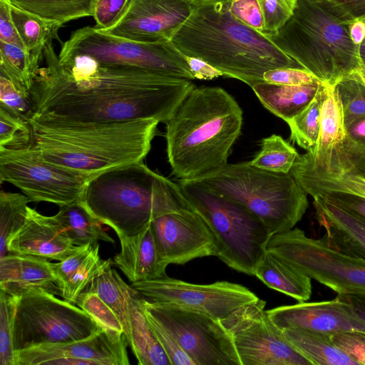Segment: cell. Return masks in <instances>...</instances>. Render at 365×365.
<instances>
[{
  "instance_id": "1",
  "label": "cell",
  "mask_w": 365,
  "mask_h": 365,
  "mask_svg": "<svg viewBox=\"0 0 365 365\" xmlns=\"http://www.w3.org/2000/svg\"><path fill=\"white\" fill-rule=\"evenodd\" d=\"M30 91L33 116L67 122L153 118L166 123L195 86L190 80L135 66L106 65L86 54L44 47ZM31 117V118H32Z\"/></svg>"
},
{
  "instance_id": "45",
  "label": "cell",
  "mask_w": 365,
  "mask_h": 365,
  "mask_svg": "<svg viewBox=\"0 0 365 365\" xmlns=\"http://www.w3.org/2000/svg\"><path fill=\"white\" fill-rule=\"evenodd\" d=\"M230 11L239 21L264 34L259 0H231Z\"/></svg>"
},
{
  "instance_id": "21",
  "label": "cell",
  "mask_w": 365,
  "mask_h": 365,
  "mask_svg": "<svg viewBox=\"0 0 365 365\" xmlns=\"http://www.w3.org/2000/svg\"><path fill=\"white\" fill-rule=\"evenodd\" d=\"M53 216H46L29 207L25 223L12 237L9 253L29 255L61 261L78 252Z\"/></svg>"
},
{
  "instance_id": "49",
  "label": "cell",
  "mask_w": 365,
  "mask_h": 365,
  "mask_svg": "<svg viewBox=\"0 0 365 365\" xmlns=\"http://www.w3.org/2000/svg\"><path fill=\"white\" fill-rule=\"evenodd\" d=\"M365 221V197L344 192H327L316 195Z\"/></svg>"
},
{
  "instance_id": "12",
  "label": "cell",
  "mask_w": 365,
  "mask_h": 365,
  "mask_svg": "<svg viewBox=\"0 0 365 365\" xmlns=\"http://www.w3.org/2000/svg\"><path fill=\"white\" fill-rule=\"evenodd\" d=\"M92 178L45 161L30 145L0 148L1 183L14 185L32 202L61 207L81 201Z\"/></svg>"
},
{
  "instance_id": "51",
  "label": "cell",
  "mask_w": 365,
  "mask_h": 365,
  "mask_svg": "<svg viewBox=\"0 0 365 365\" xmlns=\"http://www.w3.org/2000/svg\"><path fill=\"white\" fill-rule=\"evenodd\" d=\"M0 41L24 48L12 19L9 0H0Z\"/></svg>"
},
{
  "instance_id": "16",
  "label": "cell",
  "mask_w": 365,
  "mask_h": 365,
  "mask_svg": "<svg viewBox=\"0 0 365 365\" xmlns=\"http://www.w3.org/2000/svg\"><path fill=\"white\" fill-rule=\"evenodd\" d=\"M187 199V198H186ZM150 226L162 263L183 264L217 256L215 237L187 200L155 213Z\"/></svg>"
},
{
  "instance_id": "15",
  "label": "cell",
  "mask_w": 365,
  "mask_h": 365,
  "mask_svg": "<svg viewBox=\"0 0 365 365\" xmlns=\"http://www.w3.org/2000/svg\"><path fill=\"white\" fill-rule=\"evenodd\" d=\"M131 285L150 302L204 312L218 320L259 299L247 287L227 281L200 284L165 275Z\"/></svg>"
},
{
  "instance_id": "3",
  "label": "cell",
  "mask_w": 365,
  "mask_h": 365,
  "mask_svg": "<svg viewBox=\"0 0 365 365\" xmlns=\"http://www.w3.org/2000/svg\"><path fill=\"white\" fill-rule=\"evenodd\" d=\"M31 147L45 161L93 178L143 161L158 120L78 123L32 117Z\"/></svg>"
},
{
  "instance_id": "7",
  "label": "cell",
  "mask_w": 365,
  "mask_h": 365,
  "mask_svg": "<svg viewBox=\"0 0 365 365\" xmlns=\"http://www.w3.org/2000/svg\"><path fill=\"white\" fill-rule=\"evenodd\" d=\"M191 180L246 207L272 235L294 228L309 206L307 193L290 173L264 170L250 162L227 163Z\"/></svg>"
},
{
  "instance_id": "59",
  "label": "cell",
  "mask_w": 365,
  "mask_h": 365,
  "mask_svg": "<svg viewBox=\"0 0 365 365\" xmlns=\"http://www.w3.org/2000/svg\"><path fill=\"white\" fill-rule=\"evenodd\" d=\"M259 1H263V0H259Z\"/></svg>"
},
{
  "instance_id": "28",
  "label": "cell",
  "mask_w": 365,
  "mask_h": 365,
  "mask_svg": "<svg viewBox=\"0 0 365 365\" xmlns=\"http://www.w3.org/2000/svg\"><path fill=\"white\" fill-rule=\"evenodd\" d=\"M254 275L268 287L299 302H306L312 295L311 278L267 250Z\"/></svg>"
},
{
  "instance_id": "40",
  "label": "cell",
  "mask_w": 365,
  "mask_h": 365,
  "mask_svg": "<svg viewBox=\"0 0 365 365\" xmlns=\"http://www.w3.org/2000/svg\"><path fill=\"white\" fill-rule=\"evenodd\" d=\"M18 296L0 292V365H16L13 327Z\"/></svg>"
},
{
  "instance_id": "38",
  "label": "cell",
  "mask_w": 365,
  "mask_h": 365,
  "mask_svg": "<svg viewBox=\"0 0 365 365\" xmlns=\"http://www.w3.org/2000/svg\"><path fill=\"white\" fill-rule=\"evenodd\" d=\"M299 155L289 143L282 136L273 134L262 139L259 151L249 162L264 170L289 173Z\"/></svg>"
},
{
  "instance_id": "56",
  "label": "cell",
  "mask_w": 365,
  "mask_h": 365,
  "mask_svg": "<svg viewBox=\"0 0 365 365\" xmlns=\"http://www.w3.org/2000/svg\"><path fill=\"white\" fill-rule=\"evenodd\" d=\"M349 158L353 164L351 170L359 173L365 178V157H352Z\"/></svg>"
},
{
  "instance_id": "4",
  "label": "cell",
  "mask_w": 365,
  "mask_h": 365,
  "mask_svg": "<svg viewBox=\"0 0 365 365\" xmlns=\"http://www.w3.org/2000/svg\"><path fill=\"white\" fill-rule=\"evenodd\" d=\"M243 113L217 86H195L166 124L167 156L178 180L194 179L226 164L241 133Z\"/></svg>"
},
{
  "instance_id": "23",
  "label": "cell",
  "mask_w": 365,
  "mask_h": 365,
  "mask_svg": "<svg viewBox=\"0 0 365 365\" xmlns=\"http://www.w3.org/2000/svg\"><path fill=\"white\" fill-rule=\"evenodd\" d=\"M0 287L18 297L34 289L61 295L51 262L29 255L9 253L0 258Z\"/></svg>"
},
{
  "instance_id": "19",
  "label": "cell",
  "mask_w": 365,
  "mask_h": 365,
  "mask_svg": "<svg viewBox=\"0 0 365 365\" xmlns=\"http://www.w3.org/2000/svg\"><path fill=\"white\" fill-rule=\"evenodd\" d=\"M345 125L335 86L324 83L320 130L314 150L296 160L316 173L329 177L344 175L353 168L345 148Z\"/></svg>"
},
{
  "instance_id": "43",
  "label": "cell",
  "mask_w": 365,
  "mask_h": 365,
  "mask_svg": "<svg viewBox=\"0 0 365 365\" xmlns=\"http://www.w3.org/2000/svg\"><path fill=\"white\" fill-rule=\"evenodd\" d=\"M29 121L0 107V148H19L31 145Z\"/></svg>"
},
{
  "instance_id": "47",
  "label": "cell",
  "mask_w": 365,
  "mask_h": 365,
  "mask_svg": "<svg viewBox=\"0 0 365 365\" xmlns=\"http://www.w3.org/2000/svg\"><path fill=\"white\" fill-rule=\"evenodd\" d=\"M334 342L359 364H365V331H351L331 334Z\"/></svg>"
},
{
  "instance_id": "13",
  "label": "cell",
  "mask_w": 365,
  "mask_h": 365,
  "mask_svg": "<svg viewBox=\"0 0 365 365\" xmlns=\"http://www.w3.org/2000/svg\"><path fill=\"white\" fill-rule=\"evenodd\" d=\"M143 306L146 317L163 326L195 365H242L232 339L220 320L204 312L144 298Z\"/></svg>"
},
{
  "instance_id": "24",
  "label": "cell",
  "mask_w": 365,
  "mask_h": 365,
  "mask_svg": "<svg viewBox=\"0 0 365 365\" xmlns=\"http://www.w3.org/2000/svg\"><path fill=\"white\" fill-rule=\"evenodd\" d=\"M120 251L113 257L130 283L152 280L166 275L161 262L150 223L138 233L118 238Z\"/></svg>"
},
{
  "instance_id": "17",
  "label": "cell",
  "mask_w": 365,
  "mask_h": 365,
  "mask_svg": "<svg viewBox=\"0 0 365 365\" xmlns=\"http://www.w3.org/2000/svg\"><path fill=\"white\" fill-rule=\"evenodd\" d=\"M194 0H128L101 33L136 42L171 40L192 13Z\"/></svg>"
},
{
  "instance_id": "11",
  "label": "cell",
  "mask_w": 365,
  "mask_h": 365,
  "mask_svg": "<svg viewBox=\"0 0 365 365\" xmlns=\"http://www.w3.org/2000/svg\"><path fill=\"white\" fill-rule=\"evenodd\" d=\"M59 54H86L101 64L135 66L176 78L195 79L187 56L171 40L136 42L87 26L72 32Z\"/></svg>"
},
{
  "instance_id": "53",
  "label": "cell",
  "mask_w": 365,
  "mask_h": 365,
  "mask_svg": "<svg viewBox=\"0 0 365 365\" xmlns=\"http://www.w3.org/2000/svg\"><path fill=\"white\" fill-rule=\"evenodd\" d=\"M187 59L195 79L211 80L223 76L220 71L200 59L188 56H187Z\"/></svg>"
},
{
  "instance_id": "52",
  "label": "cell",
  "mask_w": 365,
  "mask_h": 365,
  "mask_svg": "<svg viewBox=\"0 0 365 365\" xmlns=\"http://www.w3.org/2000/svg\"><path fill=\"white\" fill-rule=\"evenodd\" d=\"M344 19L365 21V0H326Z\"/></svg>"
},
{
  "instance_id": "8",
  "label": "cell",
  "mask_w": 365,
  "mask_h": 365,
  "mask_svg": "<svg viewBox=\"0 0 365 365\" xmlns=\"http://www.w3.org/2000/svg\"><path fill=\"white\" fill-rule=\"evenodd\" d=\"M178 184L191 207L211 230L217 257L230 268L254 275L272 236L267 225L242 204L194 180H179Z\"/></svg>"
},
{
  "instance_id": "34",
  "label": "cell",
  "mask_w": 365,
  "mask_h": 365,
  "mask_svg": "<svg viewBox=\"0 0 365 365\" xmlns=\"http://www.w3.org/2000/svg\"><path fill=\"white\" fill-rule=\"evenodd\" d=\"M13 5L43 19L63 25L93 16L96 0H9Z\"/></svg>"
},
{
  "instance_id": "9",
  "label": "cell",
  "mask_w": 365,
  "mask_h": 365,
  "mask_svg": "<svg viewBox=\"0 0 365 365\" xmlns=\"http://www.w3.org/2000/svg\"><path fill=\"white\" fill-rule=\"evenodd\" d=\"M54 295L34 289L18 297L13 327L14 352L86 339L102 330L81 308Z\"/></svg>"
},
{
  "instance_id": "42",
  "label": "cell",
  "mask_w": 365,
  "mask_h": 365,
  "mask_svg": "<svg viewBox=\"0 0 365 365\" xmlns=\"http://www.w3.org/2000/svg\"><path fill=\"white\" fill-rule=\"evenodd\" d=\"M0 107L24 120L33 116L31 93L0 73Z\"/></svg>"
},
{
  "instance_id": "33",
  "label": "cell",
  "mask_w": 365,
  "mask_h": 365,
  "mask_svg": "<svg viewBox=\"0 0 365 365\" xmlns=\"http://www.w3.org/2000/svg\"><path fill=\"white\" fill-rule=\"evenodd\" d=\"M10 9L15 28L28 51L43 55L47 43L59 40L58 31L61 24L43 19L11 3Z\"/></svg>"
},
{
  "instance_id": "44",
  "label": "cell",
  "mask_w": 365,
  "mask_h": 365,
  "mask_svg": "<svg viewBox=\"0 0 365 365\" xmlns=\"http://www.w3.org/2000/svg\"><path fill=\"white\" fill-rule=\"evenodd\" d=\"M147 319L171 365H195L192 358L183 350L175 338L163 326L153 319L148 317Z\"/></svg>"
},
{
  "instance_id": "14",
  "label": "cell",
  "mask_w": 365,
  "mask_h": 365,
  "mask_svg": "<svg viewBox=\"0 0 365 365\" xmlns=\"http://www.w3.org/2000/svg\"><path fill=\"white\" fill-rule=\"evenodd\" d=\"M258 299L220 320L242 365H312L284 336Z\"/></svg>"
},
{
  "instance_id": "10",
  "label": "cell",
  "mask_w": 365,
  "mask_h": 365,
  "mask_svg": "<svg viewBox=\"0 0 365 365\" xmlns=\"http://www.w3.org/2000/svg\"><path fill=\"white\" fill-rule=\"evenodd\" d=\"M267 250L338 294L365 295V260L332 249L299 228L272 235Z\"/></svg>"
},
{
  "instance_id": "26",
  "label": "cell",
  "mask_w": 365,
  "mask_h": 365,
  "mask_svg": "<svg viewBox=\"0 0 365 365\" xmlns=\"http://www.w3.org/2000/svg\"><path fill=\"white\" fill-rule=\"evenodd\" d=\"M112 264L111 259L104 260L84 291L96 294L114 312L128 340L130 335L132 309L140 294L123 280L112 268Z\"/></svg>"
},
{
  "instance_id": "37",
  "label": "cell",
  "mask_w": 365,
  "mask_h": 365,
  "mask_svg": "<svg viewBox=\"0 0 365 365\" xmlns=\"http://www.w3.org/2000/svg\"><path fill=\"white\" fill-rule=\"evenodd\" d=\"M31 202L25 195L0 192V258L9 254L8 245L26 222Z\"/></svg>"
},
{
  "instance_id": "29",
  "label": "cell",
  "mask_w": 365,
  "mask_h": 365,
  "mask_svg": "<svg viewBox=\"0 0 365 365\" xmlns=\"http://www.w3.org/2000/svg\"><path fill=\"white\" fill-rule=\"evenodd\" d=\"M282 331L312 365H359L334 342L330 334L298 327Z\"/></svg>"
},
{
  "instance_id": "32",
  "label": "cell",
  "mask_w": 365,
  "mask_h": 365,
  "mask_svg": "<svg viewBox=\"0 0 365 365\" xmlns=\"http://www.w3.org/2000/svg\"><path fill=\"white\" fill-rule=\"evenodd\" d=\"M290 173L301 187L312 197L327 192H344L365 197V178L351 170L342 175H322L295 162Z\"/></svg>"
},
{
  "instance_id": "48",
  "label": "cell",
  "mask_w": 365,
  "mask_h": 365,
  "mask_svg": "<svg viewBox=\"0 0 365 365\" xmlns=\"http://www.w3.org/2000/svg\"><path fill=\"white\" fill-rule=\"evenodd\" d=\"M344 148L349 158L365 157V115L345 125Z\"/></svg>"
},
{
  "instance_id": "6",
  "label": "cell",
  "mask_w": 365,
  "mask_h": 365,
  "mask_svg": "<svg viewBox=\"0 0 365 365\" xmlns=\"http://www.w3.org/2000/svg\"><path fill=\"white\" fill-rule=\"evenodd\" d=\"M182 196L178 182L154 172L142 161L94 176L81 201L120 238L142 231L158 210Z\"/></svg>"
},
{
  "instance_id": "46",
  "label": "cell",
  "mask_w": 365,
  "mask_h": 365,
  "mask_svg": "<svg viewBox=\"0 0 365 365\" xmlns=\"http://www.w3.org/2000/svg\"><path fill=\"white\" fill-rule=\"evenodd\" d=\"M263 78L269 83L287 86L307 85L319 81L304 68L291 67L270 69L264 73Z\"/></svg>"
},
{
  "instance_id": "27",
  "label": "cell",
  "mask_w": 365,
  "mask_h": 365,
  "mask_svg": "<svg viewBox=\"0 0 365 365\" xmlns=\"http://www.w3.org/2000/svg\"><path fill=\"white\" fill-rule=\"evenodd\" d=\"M323 83L319 81L307 85L287 86L262 81L251 88L264 108L287 122L312 102Z\"/></svg>"
},
{
  "instance_id": "41",
  "label": "cell",
  "mask_w": 365,
  "mask_h": 365,
  "mask_svg": "<svg viewBox=\"0 0 365 365\" xmlns=\"http://www.w3.org/2000/svg\"><path fill=\"white\" fill-rule=\"evenodd\" d=\"M75 304L84 310L103 330L117 335L124 334L116 314L96 294L83 291Z\"/></svg>"
},
{
  "instance_id": "20",
  "label": "cell",
  "mask_w": 365,
  "mask_h": 365,
  "mask_svg": "<svg viewBox=\"0 0 365 365\" xmlns=\"http://www.w3.org/2000/svg\"><path fill=\"white\" fill-rule=\"evenodd\" d=\"M281 330L303 328L330 334L351 331H365V320L351 304L338 296L329 301L305 302L266 310Z\"/></svg>"
},
{
  "instance_id": "35",
  "label": "cell",
  "mask_w": 365,
  "mask_h": 365,
  "mask_svg": "<svg viewBox=\"0 0 365 365\" xmlns=\"http://www.w3.org/2000/svg\"><path fill=\"white\" fill-rule=\"evenodd\" d=\"M43 55L0 41V73L30 92Z\"/></svg>"
},
{
  "instance_id": "2",
  "label": "cell",
  "mask_w": 365,
  "mask_h": 365,
  "mask_svg": "<svg viewBox=\"0 0 365 365\" xmlns=\"http://www.w3.org/2000/svg\"><path fill=\"white\" fill-rule=\"evenodd\" d=\"M230 2L194 0L191 14L171 38L175 47L250 88L264 81L263 75L270 69L302 68L269 36L236 19Z\"/></svg>"
},
{
  "instance_id": "55",
  "label": "cell",
  "mask_w": 365,
  "mask_h": 365,
  "mask_svg": "<svg viewBox=\"0 0 365 365\" xmlns=\"http://www.w3.org/2000/svg\"><path fill=\"white\" fill-rule=\"evenodd\" d=\"M337 296L349 302L356 313L365 320V295L338 294Z\"/></svg>"
},
{
  "instance_id": "58",
  "label": "cell",
  "mask_w": 365,
  "mask_h": 365,
  "mask_svg": "<svg viewBox=\"0 0 365 365\" xmlns=\"http://www.w3.org/2000/svg\"><path fill=\"white\" fill-rule=\"evenodd\" d=\"M359 54L361 64L365 65V38L362 43L359 46Z\"/></svg>"
},
{
  "instance_id": "18",
  "label": "cell",
  "mask_w": 365,
  "mask_h": 365,
  "mask_svg": "<svg viewBox=\"0 0 365 365\" xmlns=\"http://www.w3.org/2000/svg\"><path fill=\"white\" fill-rule=\"evenodd\" d=\"M127 345L125 334L102 329L86 339L15 351L16 365H129Z\"/></svg>"
},
{
  "instance_id": "54",
  "label": "cell",
  "mask_w": 365,
  "mask_h": 365,
  "mask_svg": "<svg viewBox=\"0 0 365 365\" xmlns=\"http://www.w3.org/2000/svg\"><path fill=\"white\" fill-rule=\"evenodd\" d=\"M349 34L352 41L359 46L365 38V21L356 20L349 24Z\"/></svg>"
},
{
  "instance_id": "25",
  "label": "cell",
  "mask_w": 365,
  "mask_h": 365,
  "mask_svg": "<svg viewBox=\"0 0 365 365\" xmlns=\"http://www.w3.org/2000/svg\"><path fill=\"white\" fill-rule=\"evenodd\" d=\"M99 244L86 245L57 263L51 262L61 296L76 304L78 295L85 290L103 263L99 255Z\"/></svg>"
},
{
  "instance_id": "5",
  "label": "cell",
  "mask_w": 365,
  "mask_h": 365,
  "mask_svg": "<svg viewBox=\"0 0 365 365\" xmlns=\"http://www.w3.org/2000/svg\"><path fill=\"white\" fill-rule=\"evenodd\" d=\"M326 0H297L272 42L324 83L335 86L361 65L349 24Z\"/></svg>"
},
{
  "instance_id": "30",
  "label": "cell",
  "mask_w": 365,
  "mask_h": 365,
  "mask_svg": "<svg viewBox=\"0 0 365 365\" xmlns=\"http://www.w3.org/2000/svg\"><path fill=\"white\" fill-rule=\"evenodd\" d=\"M53 217L76 246L96 245L99 241L115 244V240L103 229L101 222L82 201L59 207Z\"/></svg>"
},
{
  "instance_id": "57",
  "label": "cell",
  "mask_w": 365,
  "mask_h": 365,
  "mask_svg": "<svg viewBox=\"0 0 365 365\" xmlns=\"http://www.w3.org/2000/svg\"><path fill=\"white\" fill-rule=\"evenodd\" d=\"M353 73L365 86V65L361 64Z\"/></svg>"
},
{
  "instance_id": "31",
  "label": "cell",
  "mask_w": 365,
  "mask_h": 365,
  "mask_svg": "<svg viewBox=\"0 0 365 365\" xmlns=\"http://www.w3.org/2000/svg\"><path fill=\"white\" fill-rule=\"evenodd\" d=\"M139 365H171L143 310L140 295L135 302L127 340Z\"/></svg>"
},
{
  "instance_id": "22",
  "label": "cell",
  "mask_w": 365,
  "mask_h": 365,
  "mask_svg": "<svg viewBox=\"0 0 365 365\" xmlns=\"http://www.w3.org/2000/svg\"><path fill=\"white\" fill-rule=\"evenodd\" d=\"M316 219L332 249L365 260V221L321 196L314 197Z\"/></svg>"
},
{
  "instance_id": "36",
  "label": "cell",
  "mask_w": 365,
  "mask_h": 365,
  "mask_svg": "<svg viewBox=\"0 0 365 365\" xmlns=\"http://www.w3.org/2000/svg\"><path fill=\"white\" fill-rule=\"evenodd\" d=\"M324 86V83L304 109L287 122L292 141L309 153L314 150L319 138Z\"/></svg>"
},
{
  "instance_id": "39",
  "label": "cell",
  "mask_w": 365,
  "mask_h": 365,
  "mask_svg": "<svg viewBox=\"0 0 365 365\" xmlns=\"http://www.w3.org/2000/svg\"><path fill=\"white\" fill-rule=\"evenodd\" d=\"M343 111L344 125L365 115V86L351 73L335 85Z\"/></svg>"
},
{
  "instance_id": "50",
  "label": "cell",
  "mask_w": 365,
  "mask_h": 365,
  "mask_svg": "<svg viewBox=\"0 0 365 365\" xmlns=\"http://www.w3.org/2000/svg\"><path fill=\"white\" fill-rule=\"evenodd\" d=\"M128 0H96L93 18L96 29L110 26L118 19Z\"/></svg>"
}]
</instances>
